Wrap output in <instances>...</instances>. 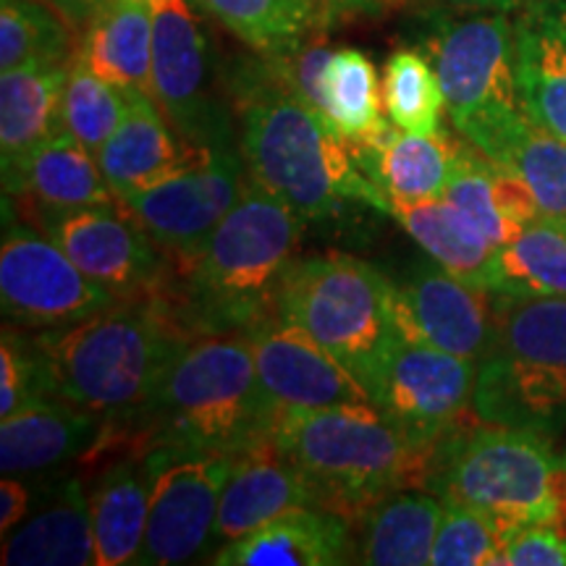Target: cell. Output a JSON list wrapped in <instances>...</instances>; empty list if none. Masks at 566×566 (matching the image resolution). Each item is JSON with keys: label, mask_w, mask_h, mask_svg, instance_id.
<instances>
[{"label": "cell", "mask_w": 566, "mask_h": 566, "mask_svg": "<svg viewBox=\"0 0 566 566\" xmlns=\"http://www.w3.org/2000/svg\"><path fill=\"white\" fill-rule=\"evenodd\" d=\"M247 176L307 221L349 202L391 212V202L363 174L334 122L304 101L279 59L239 74L231 84Z\"/></svg>", "instance_id": "6da1fadb"}, {"label": "cell", "mask_w": 566, "mask_h": 566, "mask_svg": "<svg viewBox=\"0 0 566 566\" xmlns=\"http://www.w3.org/2000/svg\"><path fill=\"white\" fill-rule=\"evenodd\" d=\"M304 221L247 181L239 202L192 258L174 263L179 283H166L160 300L189 334H250L279 315L281 283L296 263Z\"/></svg>", "instance_id": "7a4b0ae2"}, {"label": "cell", "mask_w": 566, "mask_h": 566, "mask_svg": "<svg viewBox=\"0 0 566 566\" xmlns=\"http://www.w3.org/2000/svg\"><path fill=\"white\" fill-rule=\"evenodd\" d=\"M192 336L160 296H137L40 331L32 342L53 399L108 420H134Z\"/></svg>", "instance_id": "3957f363"}, {"label": "cell", "mask_w": 566, "mask_h": 566, "mask_svg": "<svg viewBox=\"0 0 566 566\" xmlns=\"http://www.w3.org/2000/svg\"><path fill=\"white\" fill-rule=\"evenodd\" d=\"M273 441L315 485L321 509L346 522L388 493L430 488L441 449L415 441L375 405L283 415Z\"/></svg>", "instance_id": "277c9868"}, {"label": "cell", "mask_w": 566, "mask_h": 566, "mask_svg": "<svg viewBox=\"0 0 566 566\" xmlns=\"http://www.w3.org/2000/svg\"><path fill=\"white\" fill-rule=\"evenodd\" d=\"M153 446L242 454L273 438L279 412L254 367L247 334H200L176 354L145 412Z\"/></svg>", "instance_id": "5b68a950"}, {"label": "cell", "mask_w": 566, "mask_h": 566, "mask_svg": "<svg viewBox=\"0 0 566 566\" xmlns=\"http://www.w3.org/2000/svg\"><path fill=\"white\" fill-rule=\"evenodd\" d=\"M430 488L491 516L506 535L543 525L566 537V462L548 436L478 422L441 443Z\"/></svg>", "instance_id": "8992f818"}, {"label": "cell", "mask_w": 566, "mask_h": 566, "mask_svg": "<svg viewBox=\"0 0 566 566\" xmlns=\"http://www.w3.org/2000/svg\"><path fill=\"white\" fill-rule=\"evenodd\" d=\"M279 315L310 331L378 401L401 338L394 281L346 252L296 260L281 283Z\"/></svg>", "instance_id": "52a82bcc"}, {"label": "cell", "mask_w": 566, "mask_h": 566, "mask_svg": "<svg viewBox=\"0 0 566 566\" xmlns=\"http://www.w3.org/2000/svg\"><path fill=\"white\" fill-rule=\"evenodd\" d=\"M475 412L541 436L566 430V296L499 294L493 346L478 365Z\"/></svg>", "instance_id": "ba28073f"}, {"label": "cell", "mask_w": 566, "mask_h": 566, "mask_svg": "<svg viewBox=\"0 0 566 566\" xmlns=\"http://www.w3.org/2000/svg\"><path fill=\"white\" fill-rule=\"evenodd\" d=\"M430 61L454 129L499 160L514 132L530 118L516 80L512 13L443 19L430 40Z\"/></svg>", "instance_id": "9c48e42d"}, {"label": "cell", "mask_w": 566, "mask_h": 566, "mask_svg": "<svg viewBox=\"0 0 566 566\" xmlns=\"http://www.w3.org/2000/svg\"><path fill=\"white\" fill-rule=\"evenodd\" d=\"M195 0H155L153 97L181 137L205 150L233 145L231 116Z\"/></svg>", "instance_id": "30bf717a"}, {"label": "cell", "mask_w": 566, "mask_h": 566, "mask_svg": "<svg viewBox=\"0 0 566 566\" xmlns=\"http://www.w3.org/2000/svg\"><path fill=\"white\" fill-rule=\"evenodd\" d=\"M231 464L233 454L171 446H153L147 451L150 514L137 564H187L208 548Z\"/></svg>", "instance_id": "8fae6325"}, {"label": "cell", "mask_w": 566, "mask_h": 566, "mask_svg": "<svg viewBox=\"0 0 566 566\" xmlns=\"http://www.w3.org/2000/svg\"><path fill=\"white\" fill-rule=\"evenodd\" d=\"M0 300L6 321L48 331L103 313L118 296L87 279L53 239L11 221L6 212Z\"/></svg>", "instance_id": "7c38bea8"}, {"label": "cell", "mask_w": 566, "mask_h": 566, "mask_svg": "<svg viewBox=\"0 0 566 566\" xmlns=\"http://www.w3.org/2000/svg\"><path fill=\"white\" fill-rule=\"evenodd\" d=\"M74 265L118 300L160 296L168 281L166 254L118 205L30 212Z\"/></svg>", "instance_id": "4fadbf2b"}, {"label": "cell", "mask_w": 566, "mask_h": 566, "mask_svg": "<svg viewBox=\"0 0 566 566\" xmlns=\"http://www.w3.org/2000/svg\"><path fill=\"white\" fill-rule=\"evenodd\" d=\"M478 363L399 338L375 407L415 441L441 446L483 422L475 412Z\"/></svg>", "instance_id": "5bb4252c"}, {"label": "cell", "mask_w": 566, "mask_h": 566, "mask_svg": "<svg viewBox=\"0 0 566 566\" xmlns=\"http://www.w3.org/2000/svg\"><path fill=\"white\" fill-rule=\"evenodd\" d=\"M242 150H216L200 166L118 197L122 208L145 229L171 263L192 258L239 202L247 181Z\"/></svg>", "instance_id": "9a60e30c"}, {"label": "cell", "mask_w": 566, "mask_h": 566, "mask_svg": "<svg viewBox=\"0 0 566 566\" xmlns=\"http://www.w3.org/2000/svg\"><path fill=\"white\" fill-rule=\"evenodd\" d=\"M394 313L401 338L480 365L493 346L499 294L464 283L424 254L394 283Z\"/></svg>", "instance_id": "2e32d148"}, {"label": "cell", "mask_w": 566, "mask_h": 566, "mask_svg": "<svg viewBox=\"0 0 566 566\" xmlns=\"http://www.w3.org/2000/svg\"><path fill=\"white\" fill-rule=\"evenodd\" d=\"M254 367L271 405L283 415L375 405L354 375L300 323L273 315L250 331Z\"/></svg>", "instance_id": "e0dca14e"}, {"label": "cell", "mask_w": 566, "mask_h": 566, "mask_svg": "<svg viewBox=\"0 0 566 566\" xmlns=\"http://www.w3.org/2000/svg\"><path fill=\"white\" fill-rule=\"evenodd\" d=\"M321 509L310 478L275 446L273 438L233 457L221 493L212 541H239L294 509Z\"/></svg>", "instance_id": "ac0fdd59"}, {"label": "cell", "mask_w": 566, "mask_h": 566, "mask_svg": "<svg viewBox=\"0 0 566 566\" xmlns=\"http://www.w3.org/2000/svg\"><path fill=\"white\" fill-rule=\"evenodd\" d=\"M212 153L181 137L155 97L134 92L122 126L101 147L97 163L113 192L124 197L200 166Z\"/></svg>", "instance_id": "d6986e66"}, {"label": "cell", "mask_w": 566, "mask_h": 566, "mask_svg": "<svg viewBox=\"0 0 566 566\" xmlns=\"http://www.w3.org/2000/svg\"><path fill=\"white\" fill-rule=\"evenodd\" d=\"M512 19L527 116L566 139V0H522Z\"/></svg>", "instance_id": "ffe728a7"}, {"label": "cell", "mask_w": 566, "mask_h": 566, "mask_svg": "<svg viewBox=\"0 0 566 566\" xmlns=\"http://www.w3.org/2000/svg\"><path fill=\"white\" fill-rule=\"evenodd\" d=\"M462 142L446 132L412 134L399 126H384L365 142H349V150L388 202L438 200L449 187L451 168Z\"/></svg>", "instance_id": "44dd1931"}, {"label": "cell", "mask_w": 566, "mask_h": 566, "mask_svg": "<svg viewBox=\"0 0 566 566\" xmlns=\"http://www.w3.org/2000/svg\"><path fill=\"white\" fill-rule=\"evenodd\" d=\"M3 192L6 200L30 205V212L118 205L97 155L69 132L42 142L3 176Z\"/></svg>", "instance_id": "7402d4cb"}, {"label": "cell", "mask_w": 566, "mask_h": 566, "mask_svg": "<svg viewBox=\"0 0 566 566\" xmlns=\"http://www.w3.org/2000/svg\"><path fill=\"white\" fill-rule=\"evenodd\" d=\"M349 522L325 509H294L254 533L226 543L218 566H334L352 562Z\"/></svg>", "instance_id": "603a6c76"}, {"label": "cell", "mask_w": 566, "mask_h": 566, "mask_svg": "<svg viewBox=\"0 0 566 566\" xmlns=\"http://www.w3.org/2000/svg\"><path fill=\"white\" fill-rule=\"evenodd\" d=\"M101 428V415L90 409L42 399L0 422V470L9 478L55 470L69 459L84 457Z\"/></svg>", "instance_id": "cb8c5ba5"}, {"label": "cell", "mask_w": 566, "mask_h": 566, "mask_svg": "<svg viewBox=\"0 0 566 566\" xmlns=\"http://www.w3.org/2000/svg\"><path fill=\"white\" fill-rule=\"evenodd\" d=\"M155 0H103L87 19L76 55L126 95L153 97Z\"/></svg>", "instance_id": "d4e9b609"}, {"label": "cell", "mask_w": 566, "mask_h": 566, "mask_svg": "<svg viewBox=\"0 0 566 566\" xmlns=\"http://www.w3.org/2000/svg\"><path fill=\"white\" fill-rule=\"evenodd\" d=\"M443 200L464 212L495 247L514 242L525 226L543 218L527 184L470 142L459 147Z\"/></svg>", "instance_id": "484cf974"}, {"label": "cell", "mask_w": 566, "mask_h": 566, "mask_svg": "<svg viewBox=\"0 0 566 566\" xmlns=\"http://www.w3.org/2000/svg\"><path fill=\"white\" fill-rule=\"evenodd\" d=\"M97 566L137 564L150 514V470L145 454L108 459L87 493Z\"/></svg>", "instance_id": "4316f807"}, {"label": "cell", "mask_w": 566, "mask_h": 566, "mask_svg": "<svg viewBox=\"0 0 566 566\" xmlns=\"http://www.w3.org/2000/svg\"><path fill=\"white\" fill-rule=\"evenodd\" d=\"M74 61V59H71ZM71 61L21 66L0 76V163L9 176L42 142L63 132V92Z\"/></svg>", "instance_id": "83f0119b"}, {"label": "cell", "mask_w": 566, "mask_h": 566, "mask_svg": "<svg viewBox=\"0 0 566 566\" xmlns=\"http://www.w3.org/2000/svg\"><path fill=\"white\" fill-rule=\"evenodd\" d=\"M443 501L417 491H396L370 506L359 520L354 562L370 566L430 564Z\"/></svg>", "instance_id": "f1b7e54d"}, {"label": "cell", "mask_w": 566, "mask_h": 566, "mask_svg": "<svg viewBox=\"0 0 566 566\" xmlns=\"http://www.w3.org/2000/svg\"><path fill=\"white\" fill-rule=\"evenodd\" d=\"M391 216L443 271L491 292L499 247L488 242L485 233L449 200L394 202Z\"/></svg>", "instance_id": "f546056e"}, {"label": "cell", "mask_w": 566, "mask_h": 566, "mask_svg": "<svg viewBox=\"0 0 566 566\" xmlns=\"http://www.w3.org/2000/svg\"><path fill=\"white\" fill-rule=\"evenodd\" d=\"M6 566L95 564L90 499L80 480H69L48 509L3 537Z\"/></svg>", "instance_id": "4dcf8cb0"}, {"label": "cell", "mask_w": 566, "mask_h": 566, "mask_svg": "<svg viewBox=\"0 0 566 566\" xmlns=\"http://www.w3.org/2000/svg\"><path fill=\"white\" fill-rule=\"evenodd\" d=\"M233 38L268 59H283L307 45L323 21L310 0H195Z\"/></svg>", "instance_id": "1f68e13d"}, {"label": "cell", "mask_w": 566, "mask_h": 566, "mask_svg": "<svg viewBox=\"0 0 566 566\" xmlns=\"http://www.w3.org/2000/svg\"><path fill=\"white\" fill-rule=\"evenodd\" d=\"M491 292L522 300L566 296V229L548 218L530 223L506 247H499Z\"/></svg>", "instance_id": "d6a6232c"}, {"label": "cell", "mask_w": 566, "mask_h": 566, "mask_svg": "<svg viewBox=\"0 0 566 566\" xmlns=\"http://www.w3.org/2000/svg\"><path fill=\"white\" fill-rule=\"evenodd\" d=\"M325 116L346 142H365L388 122L384 118V87L373 61L357 48H342L331 55L323 74Z\"/></svg>", "instance_id": "836d02e7"}, {"label": "cell", "mask_w": 566, "mask_h": 566, "mask_svg": "<svg viewBox=\"0 0 566 566\" xmlns=\"http://www.w3.org/2000/svg\"><path fill=\"white\" fill-rule=\"evenodd\" d=\"M76 55L71 24L38 0H0V71L66 63Z\"/></svg>", "instance_id": "e575fe53"}, {"label": "cell", "mask_w": 566, "mask_h": 566, "mask_svg": "<svg viewBox=\"0 0 566 566\" xmlns=\"http://www.w3.org/2000/svg\"><path fill=\"white\" fill-rule=\"evenodd\" d=\"M495 163L527 184L543 218L566 229V139L527 118Z\"/></svg>", "instance_id": "d590c367"}, {"label": "cell", "mask_w": 566, "mask_h": 566, "mask_svg": "<svg viewBox=\"0 0 566 566\" xmlns=\"http://www.w3.org/2000/svg\"><path fill=\"white\" fill-rule=\"evenodd\" d=\"M384 108L394 126L412 134L441 129L446 97L433 61L417 51H399L384 71Z\"/></svg>", "instance_id": "8d00e7d4"}, {"label": "cell", "mask_w": 566, "mask_h": 566, "mask_svg": "<svg viewBox=\"0 0 566 566\" xmlns=\"http://www.w3.org/2000/svg\"><path fill=\"white\" fill-rule=\"evenodd\" d=\"M126 111L129 95L101 80L95 71L84 66L80 55H74L63 92V132L74 134L97 155L111 134L122 126Z\"/></svg>", "instance_id": "74e56055"}, {"label": "cell", "mask_w": 566, "mask_h": 566, "mask_svg": "<svg viewBox=\"0 0 566 566\" xmlns=\"http://www.w3.org/2000/svg\"><path fill=\"white\" fill-rule=\"evenodd\" d=\"M443 514L438 527L433 566H501L504 564L506 535L495 527L491 516L454 499H441Z\"/></svg>", "instance_id": "f35d334b"}, {"label": "cell", "mask_w": 566, "mask_h": 566, "mask_svg": "<svg viewBox=\"0 0 566 566\" xmlns=\"http://www.w3.org/2000/svg\"><path fill=\"white\" fill-rule=\"evenodd\" d=\"M53 399L42 373L40 354L32 338L19 336L17 331L3 328L0 342V417H9L21 409Z\"/></svg>", "instance_id": "ab89813d"}, {"label": "cell", "mask_w": 566, "mask_h": 566, "mask_svg": "<svg viewBox=\"0 0 566 566\" xmlns=\"http://www.w3.org/2000/svg\"><path fill=\"white\" fill-rule=\"evenodd\" d=\"M504 564L509 566H566V537L543 525L516 530L506 541Z\"/></svg>", "instance_id": "60d3db41"}, {"label": "cell", "mask_w": 566, "mask_h": 566, "mask_svg": "<svg viewBox=\"0 0 566 566\" xmlns=\"http://www.w3.org/2000/svg\"><path fill=\"white\" fill-rule=\"evenodd\" d=\"M27 509H30V488L19 478L6 475L0 483V530L3 535H9L24 520Z\"/></svg>", "instance_id": "b9f144b4"}, {"label": "cell", "mask_w": 566, "mask_h": 566, "mask_svg": "<svg viewBox=\"0 0 566 566\" xmlns=\"http://www.w3.org/2000/svg\"><path fill=\"white\" fill-rule=\"evenodd\" d=\"M315 6L317 17H321L323 27L328 30L336 21H344L349 17H365V13H375L386 6H391L394 0H310Z\"/></svg>", "instance_id": "7bdbcfd3"}, {"label": "cell", "mask_w": 566, "mask_h": 566, "mask_svg": "<svg viewBox=\"0 0 566 566\" xmlns=\"http://www.w3.org/2000/svg\"><path fill=\"white\" fill-rule=\"evenodd\" d=\"M71 27H84L103 0H45Z\"/></svg>", "instance_id": "ee69618b"}, {"label": "cell", "mask_w": 566, "mask_h": 566, "mask_svg": "<svg viewBox=\"0 0 566 566\" xmlns=\"http://www.w3.org/2000/svg\"><path fill=\"white\" fill-rule=\"evenodd\" d=\"M433 3L443 6V9H454V11L485 13V11H514L522 0H433Z\"/></svg>", "instance_id": "f6af8a7d"}, {"label": "cell", "mask_w": 566, "mask_h": 566, "mask_svg": "<svg viewBox=\"0 0 566 566\" xmlns=\"http://www.w3.org/2000/svg\"><path fill=\"white\" fill-rule=\"evenodd\" d=\"M562 459H564V462H566V454H564V457H562Z\"/></svg>", "instance_id": "bcb514c9"}]
</instances>
